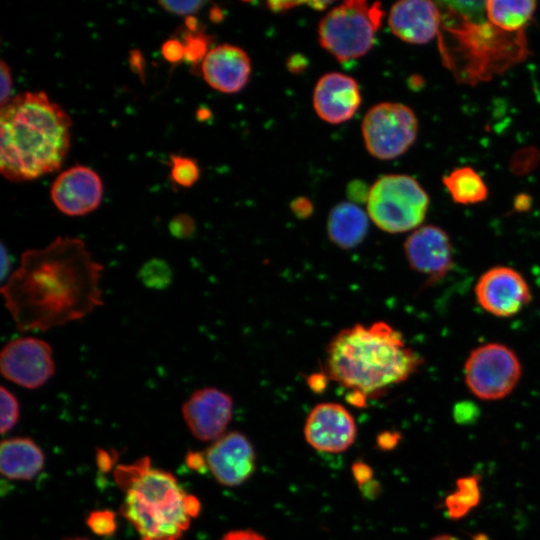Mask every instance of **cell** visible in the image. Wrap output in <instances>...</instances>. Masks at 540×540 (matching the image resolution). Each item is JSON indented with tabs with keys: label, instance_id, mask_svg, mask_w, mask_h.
<instances>
[{
	"label": "cell",
	"instance_id": "cell-13",
	"mask_svg": "<svg viewBox=\"0 0 540 540\" xmlns=\"http://www.w3.org/2000/svg\"><path fill=\"white\" fill-rule=\"evenodd\" d=\"M357 429L350 412L338 403H321L309 413L304 427L306 441L316 450L339 453L354 442Z\"/></svg>",
	"mask_w": 540,
	"mask_h": 540
},
{
	"label": "cell",
	"instance_id": "cell-6",
	"mask_svg": "<svg viewBox=\"0 0 540 540\" xmlns=\"http://www.w3.org/2000/svg\"><path fill=\"white\" fill-rule=\"evenodd\" d=\"M429 206V197L416 179L404 174L378 178L370 187L367 212L383 231L403 233L420 227Z\"/></svg>",
	"mask_w": 540,
	"mask_h": 540
},
{
	"label": "cell",
	"instance_id": "cell-10",
	"mask_svg": "<svg viewBox=\"0 0 540 540\" xmlns=\"http://www.w3.org/2000/svg\"><path fill=\"white\" fill-rule=\"evenodd\" d=\"M478 304L497 317H511L531 301L525 278L515 269L496 266L484 272L475 285Z\"/></svg>",
	"mask_w": 540,
	"mask_h": 540
},
{
	"label": "cell",
	"instance_id": "cell-45",
	"mask_svg": "<svg viewBox=\"0 0 540 540\" xmlns=\"http://www.w3.org/2000/svg\"><path fill=\"white\" fill-rule=\"evenodd\" d=\"M64 540H88V539H85V538H67V539H64Z\"/></svg>",
	"mask_w": 540,
	"mask_h": 540
},
{
	"label": "cell",
	"instance_id": "cell-17",
	"mask_svg": "<svg viewBox=\"0 0 540 540\" xmlns=\"http://www.w3.org/2000/svg\"><path fill=\"white\" fill-rule=\"evenodd\" d=\"M361 103L359 86L354 78L337 72L323 75L313 92L317 115L331 124L351 119Z\"/></svg>",
	"mask_w": 540,
	"mask_h": 540
},
{
	"label": "cell",
	"instance_id": "cell-35",
	"mask_svg": "<svg viewBox=\"0 0 540 540\" xmlns=\"http://www.w3.org/2000/svg\"><path fill=\"white\" fill-rule=\"evenodd\" d=\"M222 540H265V538L253 530H235L225 534Z\"/></svg>",
	"mask_w": 540,
	"mask_h": 540
},
{
	"label": "cell",
	"instance_id": "cell-26",
	"mask_svg": "<svg viewBox=\"0 0 540 540\" xmlns=\"http://www.w3.org/2000/svg\"><path fill=\"white\" fill-rule=\"evenodd\" d=\"M1 420L0 431L6 433L14 427L19 418V403L15 395L1 386L0 389Z\"/></svg>",
	"mask_w": 540,
	"mask_h": 540
},
{
	"label": "cell",
	"instance_id": "cell-8",
	"mask_svg": "<svg viewBox=\"0 0 540 540\" xmlns=\"http://www.w3.org/2000/svg\"><path fill=\"white\" fill-rule=\"evenodd\" d=\"M418 121L413 110L401 103L383 102L371 107L362 122L368 152L381 160L404 154L414 143Z\"/></svg>",
	"mask_w": 540,
	"mask_h": 540
},
{
	"label": "cell",
	"instance_id": "cell-9",
	"mask_svg": "<svg viewBox=\"0 0 540 540\" xmlns=\"http://www.w3.org/2000/svg\"><path fill=\"white\" fill-rule=\"evenodd\" d=\"M0 371L6 380L20 387L38 389L55 373L53 349L41 338H14L1 350Z\"/></svg>",
	"mask_w": 540,
	"mask_h": 540
},
{
	"label": "cell",
	"instance_id": "cell-11",
	"mask_svg": "<svg viewBox=\"0 0 540 540\" xmlns=\"http://www.w3.org/2000/svg\"><path fill=\"white\" fill-rule=\"evenodd\" d=\"M181 411L185 423L197 439L218 440L232 419L233 400L218 388L204 387L189 396Z\"/></svg>",
	"mask_w": 540,
	"mask_h": 540
},
{
	"label": "cell",
	"instance_id": "cell-40",
	"mask_svg": "<svg viewBox=\"0 0 540 540\" xmlns=\"http://www.w3.org/2000/svg\"><path fill=\"white\" fill-rule=\"evenodd\" d=\"M308 383L312 390L321 392L326 386V378L324 375H313Z\"/></svg>",
	"mask_w": 540,
	"mask_h": 540
},
{
	"label": "cell",
	"instance_id": "cell-36",
	"mask_svg": "<svg viewBox=\"0 0 540 540\" xmlns=\"http://www.w3.org/2000/svg\"><path fill=\"white\" fill-rule=\"evenodd\" d=\"M369 190L370 188H367L364 183L357 181L350 184L348 194L352 200L364 201L366 199L367 201Z\"/></svg>",
	"mask_w": 540,
	"mask_h": 540
},
{
	"label": "cell",
	"instance_id": "cell-1",
	"mask_svg": "<svg viewBox=\"0 0 540 540\" xmlns=\"http://www.w3.org/2000/svg\"><path fill=\"white\" fill-rule=\"evenodd\" d=\"M104 266L78 237L57 236L27 249L1 286L4 306L20 332H46L103 306Z\"/></svg>",
	"mask_w": 540,
	"mask_h": 540
},
{
	"label": "cell",
	"instance_id": "cell-20",
	"mask_svg": "<svg viewBox=\"0 0 540 540\" xmlns=\"http://www.w3.org/2000/svg\"><path fill=\"white\" fill-rule=\"evenodd\" d=\"M368 228V215L354 203L341 202L329 213L328 237L342 249L358 246L366 237Z\"/></svg>",
	"mask_w": 540,
	"mask_h": 540
},
{
	"label": "cell",
	"instance_id": "cell-31",
	"mask_svg": "<svg viewBox=\"0 0 540 540\" xmlns=\"http://www.w3.org/2000/svg\"><path fill=\"white\" fill-rule=\"evenodd\" d=\"M161 52L164 59L170 63H178L185 56L183 42L177 39L166 40L162 44Z\"/></svg>",
	"mask_w": 540,
	"mask_h": 540
},
{
	"label": "cell",
	"instance_id": "cell-43",
	"mask_svg": "<svg viewBox=\"0 0 540 540\" xmlns=\"http://www.w3.org/2000/svg\"><path fill=\"white\" fill-rule=\"evenodd\" d=\"M186 27L188 28L189 32H196L198 28V22L197 19L194 16H188L185 19Z\"/></svg>",
	"mask_w": 540,
	"mask_h": 540
},
{
	"label": "cell",
	"instance_id": "cell-33",
	"mask_svg": "<svg viewBox=\"0 0 540 540\" xmlns=\"http://www.w3.org/2000/svg\"><path fill=\"white\" fill-rule=\"evenodd\" d=\"M352 472L354 478L359 483V485H364L371 481L372 470L370 466L362 461L355 462L352 466Z\"/></svg>",
	"mask_w": 540,
	"mask_h": 540
},
{
	"label": "cell",
	"instance_id": "cell-21",
	"mask_svg": "<svg viewBox=\"0 0 540 540\" xmlns=\"http://www.w3.org/2000/svg\"><path fill=\"white\" fill-rule=\"evenodd\" d=\"M536 2L533 0H488L485 14L496 28L507 33H519L531 20Z\"/></svg>",
	"mask_w": 540,
	"mask_h": 540
},
{
	"label": "cell",
	"instance_id": "cell-42",
	"mask_svg": "<svg viewBox=\"0 0 540 540\" xmlns=\"http://www.w3.org/2000/svg\"><path fill=\"white\" fill-rule=\"evenodd\" d=\"M361 487L363 494L369 498L376 496L378 491L380 490L378 483L373 482L372 480L364 485H361Z\"/></svg>",
	"mask_w": 540,
	"mask_h": 540
},
{
	"label": "cell",
	"instance_id": "cell-23",
	"mask_svg": "<svg viewBox=\"0 0 540 540\" xmlns=\"http://www.w3.org/2000/svg\"><path fill=\"white\" fill-rule=\"evenodd\" d=\"M480 501L479 480L476 476L461 478L456 489L446 498L448 515L453 519L465 516Z\"/></svg>",
	"mask_w": 540,
	"mask_h": 540
},
{
	"label": "cell",
	"instance_id": "cell-4",
	"mask_svg": "<svg viewBox=\"0 0 540 540\" xmlns=\"http://www.w3.org/2000/svg\"><path fill=\"white\" fill-rule=\"evenodd\" d=\"M115 478L125 491L121 514L140 540H177L200 511L199 500L187 494L171 473L152 468L147 457L119 466Z\"/></svg>",
	"mask_w": 540,
	"mask_h": 540
},
{
	"label": "cell",
	"instance_id": "cell-24",
	"mask_svg": "<svg viewBox=\"0 0 540 540\" xmlns=\"http://www.w3.org/2000/svg\"><path fill=\"white\" fill-rule=\"evenodd\" d=\"M172 269L170 265L158 258L145 262L138 271V279L150 289H165L172 282Z\"/></svg>",
	"mask_w": 540,
	"mask_h": 540
},
{
	"label": "cell",
	"instance_id": "cell-3",
	"mask_svg": "<svg viewBox=\"0 0 540 540\" xmlns=\"http://www.w3.org/2000/svg\"><path fill=\"white\" fill-rule=\"evenodd\" d=\"M423 359L384 321L355 324L338 332L326 349V376L366 397L406 381Z\"/></svg>",
	"mask_w": 540,
	"mask_h": 540
},
{
	"label": "cell",
	"instance_id": "cell-19",
	"mask_svg": "<svg viewBox=\"0 0 540 540\" xmlns=\"http://www.w3.org/2000/svg\"><path fill=\"white\" fill-rule=\"evenodd\" d=\"M44 466V454L31 439H5L0 447V470L12 480H31Z\"/></svg>",
	"mask_w": 540,
	"mask_h": 540
},
{
	"label": "cell",
	"instance_id": "cell-27",
	"mask_svg": "<svg viewBox=\"0 0 540 540\" xmlns=\"http://www.w3.org/2000/svg\"><path fill=\"white\" fill-rule=\"evenodd\" d=\"M184 45V52L188 62L196 64L199 61H203L206 54L209 52V39L206 35L198 32H189L184 35L182 41Z\"/></svg>",
	"mask_w": 540,
	"mask_h": 540
},
{
	"label": "cell",
	"instance_id": "cell-34",
	"mask_svg": "<svg viewBox=\"0 0 540 540\" xmlns=\"http://www.w3.org/2000/svg\"><path fill=\"white\" fill-rule=\"evenodd\" d=\"M291 209L297 217L305 218L311 215L313 206L309 199L299 197L291 203Z\"/></svg>",
	"mask_w": 540,
	"mask_h": 540
},
{
	"label": "cell",
	"instance_id": "cell-22",
	"mask_svg": "<svg viewBox=\"0 0 540 540\" xmlns=\"http://www.w3.org/2000/svg\"><path fill=\"white\" fill-rule=\"evenodd\" d=\"M442 182L452 200L458 204L480 203L488 197V188L482 177L471 167H460L443 177Z\"/></svg>",
	"mask_w": 540,
	"mask_h": 540
},
{
	"label": "cell",
	"instance_id": "cell-37",
	"mask_svg": "<svg viewBox=\"0 0 540 540\" xmlns=\"http://www.w3.org/2000/svg\"><path fill=\"white\" fill-rule=\"evenodd\" d=\"M187 465L194 470L202 471L206 466L205 455L197 452H190L186 457Z\"/></svg>",
	"mask_w": 540,
	"mask_h": 540
},
{
	"label": "cell",
	"instance_id": "cell-38",
	"mask_svg": "<svg viewBox=\"0 0 540 540\" xmlns=\"http://www.w3.org/2000/svg\"><path fill=\"white\" fill-rule=\"evenodd\" d=\"M307 61L303 55L295 54L288 58L287 68L292 73H300L305 69Z\"/></svg>",
	"mask_w": 540,
	"mask_h": 540
},
{
	"label": "cell",
	"instance_id": "cell-25",
	"mask_svg": "<svg viewBox=\"0 0 540 540\" xmlns=\"http://www.w3.org/2000/svg\"><path fill=\"white\" fill-rule=\"evenodd\" d=\"M170 164V176L175 184L191 187L199 179L200 169L195 160L185 156L171 155Z\"/></svg>",
	"mask_w": 540,
	"mask_h": 540
},
{
	"label": "cell",
	"instance_id": "cell-2",
	"mask_svg": "<svg viewBox=\"0 0 540 540\" xmlns=\"http://www.w3.org/2000/svg\"><path fill=\"white\" fill-rule=\"evenodd\" d=\"M69 115L43 91L11 98L0 110V171L9 181L60 168L70 147Z\"/></svg>",
	"mask_w": 540,
	"mask_h": 540
},
{
	"label": "cell",
	"instance_id": "cell-16",
	"mask_svg": "<svg viewBox=\"0 0 540 540\" xmlns=\"http://www.w3.org/2000/svg\"><path fill=\"white\" fill-rule=\"evenodd\" d=\"M388 24L399 39L411 44H425L440 34L441 9L428 0H403L390 9Z\"/></svg>",
	"mask_w": 540,
	"mask_h": 540
},
{
	"label": "cell",
	"instance_id": "cell-44",
	"mask_svg": "<svg viewBox=\"0 0 540 540\" xmlns=\"http://www.w3.org/2000/svg\"><path fill=\"white\" fill-rule=\"evenodd\" d=\"M431 540H460V539L455 537V536L446 534V535L436 536V537L432 538Z\"/></svg>",
	"mask_w": 540,
	"mask_h": 540
},
{
	"label": "cell",
	"instance_id": "cell-29",
	"mask_svg": "<svg viewBox=\"0 0 540 540\" xmlns=\"http://www.w3.org/2000/svg\"><path fill=\"white\" fill-rule=\"evenodd\" d=\"M168 228L171 235L175 238L186 239L192 236L196 225L191 216L187 214H178L171 219Z\"/></svg>",
	"mask_w": 540,
	"mask_h": 540
},
{
	"label": "cell",
	"instance_id": "cell-32",
	"mask_svg": "<svg viewBox=\"0 0 540 540\" xmlns=\"http://www.w3.org/2000/svg\"><path fill=\"white\" fill-rule=\"evenodd\" d=\"M0 88V105L3 107L11 100L10 95L12 91L10 67L4 60L0 62Z\"/></svg>",
	"mask_w": 540,
	"mask_h": 540
},
{
	"label": "cell",
	"instance_id": "cell-41",
	"mask_svg": "<svg viewBox=\"0 0 540 540\" xmlns=\"http://www.w3.org/2000/svg\"><path fill=\"white\" fill-rule=\"evenodd\" d=\"M366 396H364L363 394L359 393V392H350L346 399L347 401L353 405V406H356V407H364L366 405Z\"/></svg>",
	"mask_w": 540,
	"mask_h": 540
},
{
	"label": "cell",
	"instance_id": "cell-5",
	"mask_svg": "<svg viewBox=\"0 0 540 540\" xmlns=\"http://www.w3.org/2000/svg\"><path fill=\"white\" fill-rule=\"evenodd\" d=\"M383 15L379 2L345 1L320 21L319 42L341 62L359 58L371 49Z\"/></svg>",
	"mask_w": 540,
	"mask_h": 540
},
{
	"label": "cell",
	"instance_id": "cell-39",
	"mask_svg": "<svg viewBox=\"0 0 540 540\" xmlns=\"http://www.w3.org/2000/svg\"><path fill=\"white\" fill-rule=\"evenodd\" d=\"M398 439L396 433L384 432L378 436L377 443L382 449H390L396 445Z\"/></svg>",
	"mask_w": 540,
	"mask_h": 540
},
{
	"label": "cell",
	"instance_id": "cell-30",
	"mask_svg": "<svg viewBox=\"0 0 540 540\" xmlns=\"http://www.w3.org/2000/svg\"><path fill=\"white\" fill-rule=\"evenodd\" d=\"M158 4L167 12L181 16H192L205 4L204 1H159Z\"/></svg>",
	"mask_w": 540,
	"mask_h": 540
},
{
	"label": "cell",
	"instance_id": "cell-18",
	"mask_svg": "<svg viewBox=\"0 0 540 540\" xmlns=\"http://www.w3.org/2000/svg\"><path fill=\"white\" fill-rule=\"evenodd\" d=\"M205 82L222 93H236L247 84L251 62L247 53L231 44H221L209 50L201 62Z\"/></svg>",
	"mask_w": 540,
	"mask_h": 540
},
{
	"label": "cell",
	"instance_id": "cell-28",
	"mask_svg": "<svg viewBox=\"0 0 540 540\" xmlns=\"http://www.w3.org/2000/svg\"><path fill=\"white\" fill-rule=\"evenodd\" d=\"M88 527L99 536H111L117 528L115 514L110 510H96L87 517Z\"/></svg>",
	"mask_w": 540,
	"mask_h": 540
},
{
	"label": "cell",
	"instance_id": "cell-14",
	"mask_svg": "<svg viewBox=\"0 0 540 540\" xmlns=\"http://www.w3.org/2000/svg\"><path fill=\"white\" fill-rule=\"evenodd\" d=\"M404 251L410 267L432 283L446 276L453 266L450 238L435 225L415 229L406 239Z\"/></svg>",
	"mask_w": 540,
	"mask_h": 540
},
{
	"label": "cell",
	"instance_id": "cell-12",
	"mask_svg": "<svg viewBox=\"0 0 540 540\" xmlns=\"http://www.w3.org/2000/svg\"><path fill=\"white\" fill-rule=\"evenodd\" d=\"M50 196L55 207L67 216H83L96 210L103 197V183L91 168L76 165L54 180Z\"/></svg>",
	"mask_w": 540,
	"mask_h": 540
},
{
	"label": "cell",
	"instance_id": "cell-7",
	"mask_svg": "<svg viewBox=\"0 0 540 540\" xmlns=\"http://www.w3.org/2000/svg\"><path fill=\"white\" fill-rule=\"evenodd\" d=\"M522 373L516 353L500 343L475 348L466 359L464 378L469 390L482 400L506 397L518 384Z\"/></svg>",
	"mask_w": 540,
	"mask_h": 540
},
{
	"label": "cell",
	"instance_id": "cell-15",
	"mask_svg": "<svg viewBox=\"0 0 540 540\" xmlns=\"http://www.w3.org/2000/svg\"><path fill=\"white\" fill-rule=\"evenodd\" d=\"M207 467L222 485L232 487L245 482L255 470V452L250 441L239 432L216 440L206 451Z\"/></svg>",
	"mask_w": 540,
	"mask_h": 540
}]
</instances>
